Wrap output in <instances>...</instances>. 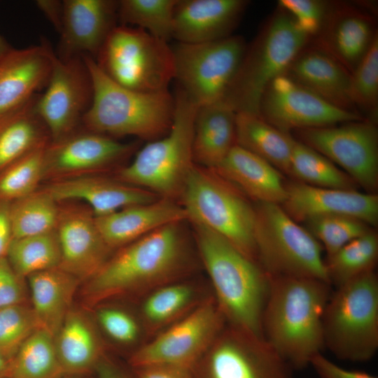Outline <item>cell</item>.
<instances>
[{
    "label": "cell",
    "instance_id": "obj_36",
    "mask_svg": "<svg viewBox=\"0 0 378 378\" xmlns=\"http://www.w3.org/2000/svg\"><path fill=\"white\" fill-rule=\"evenodd\" d=\"M20 276L55 267L61 262V251L55 230L42 234L13 238L6 255Z\"/></svg>",
    "mask_w": 378,
    "mask_h": 378
},
{
    "label": "cell",
    "instance_id": "obj_38",
    "mask_svg": "<svg viewBox=\"0 0 378 378\" xmlns=\"http://www.w3.org/2000/svg\"><path fill=\"white\" fill-rule=\"evenodd\" d=\"M178 0L118 1V24L141 29L169 42L172 39L175 7Z\"/></svg>",
    "mask_w": 378,
    "mask_h": 378
},
{
    "label": "cell",
    "instance_id": "obj_16",
    "mask_svg": "<svg viewBox=\"0 0 378 378\" xmlns=\"http://www.w3.org/2000/svg\"><path fill=\"white\" fill-rule=\"evenodd\" d=\"M136 142L123 143L82 126L45 148L43 181L103 174L118 166L137 149Z\"/></svg>",
    "mask_w": 378,
    "mask_h": 378
},
{
    "label": "cell",
    "instance_id": "obj_18",
    "mask_svg": "<svg viewBox=\"0 0 378 378\" xmlns=\"http://www.w3.org/2000/svg\"><path fill=\"white\" fill-rule=\"evenodd\" d=\"M57 235L62 270L80 281L92 276L111 256L95 216L85 203L69 200L58 202Z\"/></svg>",
    "mask_w": 378,
    "mask_h": 378
},
{
    "label": "cell",
    "instance_id": "obj_7",
    "mask_svg": "<svg viewBox=\"0 0 378 378\" xmlns=\"http://www.w3.org/2000/svg\"><path fill=\"white\" fill-rule=\"evenodd\" d=\"M180 199L189 222L216 232L258 262L255 206L234 185L215 170L195 164Z\"/></svg>",
    "mask_w": 378,
    "mask_h": 378
},
{
    "label": "cell",
    "instance_id": "obj_34",
    "mask_svg": "<svg viewBox=\"0 0 378 378\" xmlns=\"http://www.w3.org/2000/svg\"><path fill=\"white\" fill-rule=\"evenodd\" d=\"M54 337L38 328L21 345L10 361L8 378H60Z\"/></svg>",
    "mask_w": 378,
    "mask_h": 378
},
{
    "label": "cell",
    "instance_id": "obj_5",
    "mask_svg": "<svg viewBox=\"0 0 378 378\" xmlns=\"http://www.w3.org/2000/svg\"><path fill=\"white\" fill-rule=\"evenodd\" d=\"M310 38L278 5L253 41L246 46L237 74L221 100L236 113L259 114L269 85L284 75Z\"/></svg>",
    "mask_w": 378,
    "mask_h": 378
},
{
    "label": "cell",
    "instance_id": "obj_52",
    "mask_svg": "<svg viewBox=\"0 0 378 378\" xmlns=\"http://www.w3.org/2000/svg\"><path fill=\"white\" fill-rule=\"evenodd\" d=\"M10 361L0 352V378H8Z\"/></svg>",
    "mask_w": 378,
    "mask_h": 378
},
{
    "label": "cell",
    "instance_id": "obj_13",
    "mask_svg": "<svg viewBox=\"0 0 378 378\" xmlns=\"http://www.w3.org/2000/svg\"><path fill=\"white\" fill-rule=\"evenodd\" d=\"M368 119L295 131V139L318 151L365 192L378 188V130Z\"/></svg>",
    "mask_w": 378,
    "mask_h": 378
},
{
    "label": "cell",
    "instance_id": "obj_33",
    "mask_svg": "<svg viewBox=\"0 0 378 378\" xmlns=\"http://www.w3.org/2000/svg\"><path fill=\"white\" fill-rule=\"evenodd\" d=\"M295 138V137H294ZM289 176L319 188L357 190L358 186L326 157L295 138Z\"/></svg>",
    "mask_w": 378,
    "mask_h": 378
},
{
    "label": "cell",
    "instance_id": "obj_30",
    "mask_svg": "<svg viewBox=\"0 0 378 378\" xmlns=\"http://www.w3.org/2000/svg\"><path fill=\"white\" fill-rule=\"evenodd\" d=\"M33 312L41 328L53 337L70 312V305L80 283L74 275L55 267L27 277Z\"/></svg>",
    "mask_w": 378,
    "mask_h": 378
},
{
    "label": "cell",
    "instance_id": "obj_37",
    "mask_svg": "<svg viewBox=\"0 0 378 378\" xmlns=\"http://www.w3.org/2000/svg\"><path fill=\"white\" fill-rule=\"evenodd\" d=\"M58 202L43 188L13 200L10 216L13 238L45 233L55 230Z\"/></svg>",
    "mask_w": 378,
    "mask_h": 378
},
{
    "label": "cell",
    "instance_id": "obj_53",
    "mask_svg": "<svg viewBox=\"0 0 378 378\" xmlns=\"http://www.w3.org/2000/svg\"><path fill=\"white\" fill-rule=\"evenodd\" d=\"M12 47L0 35V57L10 50Z\"/></svg>",
    "mask_w": 378,
    "mask_h": 378
},
{
    "label": "cell",
    "instance_id": "obj_35",
    "mask_svg": "<svg viewBox=\"0 0 378 378\" xmlns=\"http://www.w3.org/2000/svg\"><path fill=\"white\" fill-rule=\"evenodd\" d=\"M378 259V234L372 229L328 256L326 267L329 282L335 288L375 270Z\"/></svg>",
    "mask_w": 378,
    "mask_h": 378
},
{
    "label": "cell",
    "instance_id": "obj_32",
    "mask_svg": "<svg viewBox=\"0 0 378 378\" xmlns=\"http://www.w3.org/2000/svg\"><path fill=\"white\" fill-rule=\"evenodd\" d=\"M236 145L267 161L281 173L289 175L295 138L260 115L236 113Z\"/></svg>",
    "mask_w": 378,
    "mask_h": 378
},
{
    "label": "cell",
    "instance_id": "obj_12",
    "mask_svg": "<svg viewBox=\"0 0 378 378\" xmlns=\"http://www.w3.org/2000/svg\"><path fill=\"white\" fill-rule=\"evenodd\" d=\"M262 336L228 325L192 368L193 378H294Z\"/></svg>",
    "mask_w": 378,
    "mask_h": 378
},
{
    "label": "cell",
    "instance_id": "obj_45",
    "mask_svg": "<svg viewBox=\"0 0 378 378\" xmlns=\"http://www.w3.org/2000/svg\"><path fill=\"white\" fill-rule=\"evenodd\" d=\"M97 318L104 332L117 342L132 344L139 336L140 329L137 321L122 309L102 308L97 312Z\"/></svg>",
    "mask_w": 378,
    "mask_h": 378
},
{
    "label": "cell",
    "instance_id": "obj_41",
    "mask_svg": "<svg viewBox=\"0 0 378 378\" xmlns=\"http://www.w3.org/2000/svg\"><path fill=\"white\" fill-rule=\"evenodd\" d=\"M45 148L16 160L0 173V199L13 201L36 191L43 181Z\"/></svg>",
    "mask_w": 378,
    "mask_h": 378
},
{
    "label": "cell",
    "instance_id": "obj_23",
    "mask_svg": "<svg viewBox=\"0 0 378 378\" xmlns=\"http://www.w3.org/2000/svg\"><path fill=\"white\" fill-rule=\"evenodd\" d=\"M55 55L46 41L12 48L0 57V113L15 108L46 88Z\"/></svg>",
    "mask_w": 378,
    "mask_h": 378
},
{
    "label": "cell",
    "instance_id": "obj_6",
    "mask_svg": "<svg viewBox=\"0 0 378 378\" xmlns=\"http://www.w3.org/2000/svg\"><path fill=\"white\" fill-rule=\"evenodd\" d=\"M175 111L169 132L148 141L133 160L118 168L114 178L147 190L160 198L176 201L182 194L194 166L192 136L197 106L179 88L174 96Z\"/></svg>",
    "mask_w": 378,
    "mask_h": 378
},
{
    "label": "cell",
    "instance_id": "obj_43",
    "mask_svg": "<svg viewBox=\"0 0 378 378\" xmlns=\"http://www.w3.org/2000/svg\"><path fill=\"white\" fill-rule=\"evenodd\" d=\"M38 328L33 309L25 303L0 309V352L11 361L21 345Z\"/></svg>",
    "mask_w": 378,
    "mask_h": 378
},
{
    "label": "cell",
    "instance_id": "obj_26",
    "mask_svg": "<svg viewBox=\"0 0 378 378\" xmlns=\"http://www.w3.org/2000/svg\"><path fill=\"white\" fill-rule=\"evenodd\" d=\"M284 75L332 105L358 113L350 99L351 74L320 48L308 43L294 58Z\"/></svg>",
    "mask_w": 378,
    "mask_h": 378
},
{
    "label": "cell",
    "instance_id": "obj_27",
    "mask_svg": "<svg viewBox=\"0 0 378 378\" xmlns=\"http://www.w3.org/2000/svg\"><path fill=\"white\" fill-rule=\"evenodd\" d=\"M214 170L256 203L281 205L286 198L283 174L267 161L237 145Z\"/></svg>",
    "mask_w": 378,
    "mask_h": 378
},
{
    "label": "cell",
    "instance_id": "obj_46",
    "mask_svg": "<svg viewBox=\"0 0 378 378\" xmlns=\"http://www.w3.org/2000/svg\"><path fill=\"white\" fill-rule=\"evenodd\" d=\"M27 300L24 278L12 268L6 257L0 258V309L24 304Z\"/></svg>",
    "mask_w": 378,
    "mask_h": 378
},
{
    "label": "cell",
    "instance_id": "obj_48",
    "mask_svg": "<svg viewBox=\"0 0 378 378\" xmlns=\"http://www.w3.org/2000/svg\"><path fill=\"white\" fill-rule=\"evenodd\" d=\"M132 369L136 378H193L191 369L178 366L151 365Z\"/></svg>",
    "mask_w": 378,
    "mask_h": 378
},
{
    "label": "cell",
    "instance_id": "obj_11",
    "mask_svg": "<svg viewBox=\"0 0 378 378\" xmlns=\"http://www.w3.org/2000/svg\"><path fill=\"white\" fill-rule=\"evenodd\" d=\"M243 37L172 46L177 88L197 107L221 101L246 48Z\"/></svg>",
    "mask_w": 378,
    "mask_h": 378
},
{
    "label": "cell",
    "instance_id": "obj_3",
    "mask_svg": "<svg viewBox=\"0 0 378 378\" xmlns=\"http://www.w3.org/2000/svg\"><path fill=\"white\" fill-rule=\"evenodd\" d=\"M215 300L228 325L262 336L270 277L260 265L211 230L191 223Z\"/></svg>",
    "mask_w": 378,
    "mask_h": 378
},
{
    "label": "cell",
    "instance_id": "obj_8",
    "mask_svg": "<svg viewBox=\"0 0 378 378\" xmlns=\"http://www.w3.org/2000/svg\"><path fill=\"white\" fill-rule=\"evenodd\" d=\"M324 347L343 360L365 362L378 349V277L367 272L332 291L323 315Z\"/></svg>",
    "mask_w": 378,
    "mask_h": 378
},
{
    "label": "cell",
    "instance_id": "obj_22",
    "mask_svg": "<svg viewBox=\"0 0 378 378\" xmlns=\"http://www.w3.org/2000/svg\"><path fill=\"white\" fill-rule=\"evenodd\" d=\"M57 202L79 201L95 216H105L125 207L146 204L159 198L155 194L104 174H94L49 181L41 186Z\"/></svg>",
    "mask_w": 378,
    "mask_h": 378
},
{
    "label": "cell",
    "instance_id": "obj_20",
    "mask_svg": "<svg viewBox=\"0 0 378 378\" xmlns=\"http://www.w3.org/2000/svg\"><path fill=\"white\" fill-rule=\"evenodd\" d=\"M281 206L299 223L330 216L355 218L372 227L378 223V195L358 190L325 188L290 182L286 183V196Z\"/></svg>",
    "mask_w": 378,
    "mask_h": 378
},
{
    "label": "cell",
    "instance_id": "obj_9",
    "mask_svg": "<svg viewBox=\"0 0 378 378\" xmlns=\"http://www.w3.org/2000/svg\"><path fill=\"white\" fill-rule=\"evenodd\" d=\"M257 260L270 277L317 279L330 284L323 248L281 205L255 204Z\"/></svg>",
    "mask_w": 378,
    "mask_h": 378
},
{
    "label": "cell",
    "instance_id": "obj_51",
    "mask_svg": "<svg viewBox=\"0 0 378 378\" xmlns=\"http://www.w3.org/2000/svg\"><path fill=\"white\" fill-rule=\"evenodd\" d=\"M94 372L96 378H132L120 366L104 357L98 362Z\"/></svg>",
    "mask_w": 378,
    "mask_h": 378
},
{
    "label": "cell",
    "instance_id": "obj_49",
    "mask_svg": "<svg viewBox=\"0 0 378 378\" xmlns=\"http://www.w3.org/2000/svg\"><path fill=\"white\" fill-rule=\"evenodd\" d=\"M11 202L0 199V258L6 257L13 239L10 216Z\"/></svg>",
    "mask_w": 378,
    "mask_h": 378
},
{
    "label": "cell",
    "instance_id": "obj_28",
    "mask_svg": "<svg viewBox=\"0 0 378 378\" xmlns=\"http://www.w3.org/2000/svg\"><path fill=\"white\" fill-rule=\"evenodd\" d=\"M236 112L219 101L197 108L193 127L192 158L198 166L215 169L236 145Z\"/></svg>",
    "mask_w": 378,
    "mask_h": 378
},
{
    "label": "cell",
    "instance_id": "obj_39",
    "mask_svg": "<svg viewBox=\"0 0 378 378\" xmlns=\"http://www.w3.org/2000/svg\"><path fill=\"white\" fill-rule=\"evenodd\" d=\"M195 290L186 284H166L152 292L143 303L141 311L149 328H160L178 318L194 302Z\"/></svg>",
    "mask_w": 378,
    "mask_h": 378
},
{
    "label": "cell",
    "instance_id": "obj_24",
    "mask_svg": "<svg viewBox=\"0 0 378 378\" xmlns=\"http://www.w3.org/2000/svg\"><path fill=\"white\" fill-rule=\"evenodd\" d=\"M247 4L244 0H178L172 38L178 43H200L228 37Z\"/></svg>",
    "mask_w": 378,
    "mask_h": 378
},
{
    "label": "cell",
    "instance_id": "obj_21",
    "mask_svg": "<svg viewBox=\"0 0 378 378\" xmlns=\"http://www.w3.org/2000/svg\"><path fill=\"white\" fill-rule=\"evenodd\" d=\"M58 57L86 55L96 57L112 29L118 24V1L64 0Z\"/></svg>",
    "mask_w": 378,
    "mask_h": 378
},
{
    "label": "cell",
    "instance_id": "obj_31",
    "mask_svg": "<svg viewBox=\"0 0 378 378\" xmlns=\"http://www.w3.org/2000/svg\"><path fill=\"white\" fill-rule=\"evenodd\" d=\"M54 341L64 374L83 375L94 372L103 357L92 326L80 312L70 310Z\"/></svg>",
    "mask_w": 378,
    "mask_h": 378
},
{
    "label": "cell",
    "instance_id": "obj_1",
    "mask_svg": "<svg viewBox=\"0 0 378 378\" xmlns=\"http://www.w3.org/2000/svg\"><path fill=\"white\" fill-rule=\"evenodd\" d=\"M331 293V285L320 279L270 277L262 332L293 370L309 365L324 348L323 315Z\"/></svg>",
    "mask_w": 378,
    "mask_h": 378
},
{
    "label": "cell",
    "instance_id": "obj_44",
    "mask_svg": "<svg viewBox=\"0 0 378 378\" xmlns=\"http://www.w3.org/2000/svg\"><path fill=\"white\" fill-rule=\"evenodd\" d=\"M328 3L318 0H280L278 5L290 15L296 26L311 40L323 25Z\"/></svg>",
    "mask_w": 378,
    "mask_h": 378
},
{
    "label": "cell",
    "instance_id": "obj_14",
    "mask_svg": "<svg viewBox=\"0 0 378 378\" xmlns=\"http://www.w3.org/2000/svg\"><path fill=\"white\" fill-rule=\"evenodd\" d=\"M226 320L214 298L195 307L131 356L132 368L168 365L191 369L225 327Z\"/></svg>",
    "mask_w": 378,
    "mask_h": 378
},
{
    "label": "cell",
    "instance_id": "obj_29",
    "mask_svg": "<svg viewBox=\"0 0 378 378\" xmlns=\"http://www.w3.org/2000/svg\"><path fill=\"white\" fill-rule=\"evenodd\" d=\"M38 94L0 113V173L22 157L51 142L49 131L36 109Z\"/></svg>",
    "mask_w": 378,
    "mask_h": 378
},
{
    "label": "cell",
    "instance_id": "obj_17",
    "mask_svg": "<svg viewBox=\"0 0 378 378\" xmlns=\"http://www.w3.org/2000/svg\"><path fill=\"white\" fill-rule=\"evenodd\" d=\"M259 114L288 133L365 119L358 113L332 105L286 75L276 78L267 88Z\"/></svg>",
    "mask_w": 378,
    "mask_h": 378
},
{
    "label": "cell",
    "instance_id": "obj_19",
    "mask_svg": "<svg viewBox=\"0 0 378 378\" xmlns=\"http://www.w3.org/2000/svg\"><path fill=\"white\" fill-rule=\"evenodd\" d=\"M377 36L370 5L335 1L328 3L323 25L309 43L332 55L351 74Z\"/></svg>",
    "mask_w": 378,
    "mask_h": 378
},
{
    "label": "cell",
    "instance_id": "obj_54",
    "mask_svg": "<svg viewBox=\"0 0 378 378\" xmlns=\"http://www.w3.org/2000/svg\"><path fill=\"white\" fill-rule=\"evenodd\" d=\"M80 375H69V374H64L60 378H80Z\"/></svg>",
    "mask_w": 378,
    "mask_h": 378
},
{
    "label": "cell",
    "instance_id": "obj_4",
    "mask_svg": "<svg viewBox=\"0 0 378 378\" xmlns=\"http://www.w3.org/2000/svg\"><path fill=\"white\" fill-rule=\"evenodd\" d=\"M93 83L92 104L81 126L110 137L132 136L151 141L170 130L175 99L168 90L144 92L122 87L108 78L94 59L83 55Z\"/></svg>",
    "mask_w": 378,
    "mask_h": 378
},
{
    "label": "cell",
    "instance_id": "obj_42",
    "mask_svg": "<svg viewBox=\"0 0 378 378\" xmlns=\"http://www.w3.org/2000/svg\"><path fill=\"white\" fill-rule=\"evenodd\" d=\"M304 223L326 251L327 257L372 230L371 226L359 219L343 216L316 218Z\"/></svg>",
    "mask_w": 378,
    "mask_h": 378
},
{
    "label": "cell",
    "instance_id": "obj_2",
    "mask_svg": "<svg viewBox=\"0 0 378 378\" xmlns=\"http://www.w3.org/2000/svg\"><path fill=\"white\" fill-rule=\"evenodd\" d=\"M183 222L167 225L118 248L87 281L89 305L141 289L159 287L183 272L188 251Z\"/></svg>",
    "mask_w": 378,
    "mask_h": 378
},
{
    "label": "cell",
    "instance_id": "obj_50",
    "mask_svg": "<svg viewBox=\"0 0 378 378\" xmlns=\"http://www.w3.org/2000/svg\"><path fill=\"white\" fill-rule=\"evenodd\" d=\"M36 5L55 29L59 32L63 15L62 1L38 0L36 1Z\"/></svg>",
    "mask_w": 378,
    "mask_h": 378
},
{
    "label": "cell",
    "instance_id": "obj_40",
    "mask_svg": "<svg viewBox=\"0 0 378 378\" xmlns=\"http://www.w3.org/2000/svg\"><path fill=\"white\" fill-rule=\"evenodd\" d=\"M349 94L351 101L356 111L358 112L357 111L358 109L363 113V115L365 119L377 122L378 36H376L370 48L351 74Z\"/></svg>",
    "mask_w": 378,
    "mask_h": 378
},
{
    "label": "cell",
    "instance_id": "obj_47",
    "mask_svg": "<svg viewBox=\"0 0 378 378\" xmlns=\"http://www.w3.org/2000/svg\"><path fill=\"white\" fill-rule=\"evenodd\" d=\"M309 365L319 378H377L364 371L343 368L325 357L322 353L314 356Z\"/></svg>",
    "mask_w": 378,
    "mask_h": 378
},
{
    "label": "cell",
    "instance_id": "obj_15",
    "mask_svg": "<svg viewBox=\"0 0 378 378\" xmlns=\"http://www.w3.org/2000/svg\"><path fill=\"white\" fill-rule=\"evenodd\" d=\"M93 93L90 72L82 55L63 59L55 55L46 90L38 94L36 104L52 142L81 127Z\"/></svg>",
    "mask_w": 378,
    "mask_h": 378
},
{
    "label": "cell",
    "instance_id": "obj_25",
    "mask_svg": "<svg viewBox=\"0 0 378 378\" xmlns=\"http://www.w3.org/2000/svg\"><path fill=\"white\" fill-rule=\"evenodd\" d=\"M95 220L104 241L113 251L167 225L185 222L188 215L176 201L159 198L95 216Z\"/></svg>",
    "mask_w": 378,
    "mask_h": 378
},
{
    "label": "cell",
    "instance_id": "obj_10",
    "mask_svg": "<svg viewBox=\"0 0 378 378\" xmlns=\"http://www.w3.org/2000/svg\"><path fill=\"white\" fill-rule=\"evenodd\" d=\"M94 60L111 80L139 92L168 90L174 80L172 46L134 27L115 26Z\"/></svg>",
    "mask_w": 378,
    "mask_h": 378
}]
</instances>
